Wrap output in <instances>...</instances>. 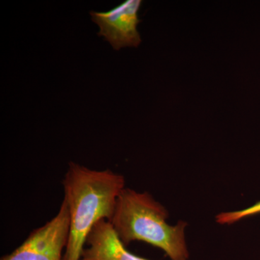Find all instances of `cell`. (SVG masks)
Wrapping results in <instances>:
<instances>
[{
  "mask_svg": "<svg viewBox=\"0 0 260 260\" xmlns=\"http://www.w3.org/2000/svg\"><path fill=\"white\" fill-rule=\"evenodd\" d=\"M70 211V234L63 260H80L87 238L101 220H110L125 188L124 176L110 170H92L70 162L62 181Z\"/></svg>",
  "mask_w": 260,
  "mask_h": 260,
  "instance_id": "6da1fadb",
  "label": "cell"
},
{
  "mask_svg": "<svg viewBox=\"0 0 260 260\" xmlns=\"http://www.w3.org/2000/svg\"><path fill=\"white\" fill-rule=\"evenodd\" d=\"M168 213L148 192L124 188L109 220L118 237L126 246L140 241L162 249L171 260H189L185 222L167 223Z\"/></svg>",
  "mask_w": 260,
  "mask_h": 260,
  "instance_id": "7a4b0ae2",
  "label": "cell"
},
{
  "mask_svg": "<svg viewBox=\"0 0 260 260\" xmlns=\"http://www.w3.org/2000/svg\"><path fill=\"white\" fill-rule=\"evenodd\" d=\"M70 223L69 208L63 200L54 218L32 231L22 244L1 260H63Z\"/></svg>",
  "mask_w": 260,
  "mask_h": 260,
  "instance_id": "3957f363",
  "label": "cell"
},
{
  "mask_svg": "<svg viewBox=\"0 0 260 260\" xmlns=\"http://www.w3.org/2000/svg\"><path fill=\"white\" fill-rule=\"evenodd\" d=\"M141 4V0H127L107 12L90 11L91 20L99 28L98 35L104 37L114 50L138 47L142 42L138 30Z\"/></svg>",
  "mask_w": 260,
  "mask_h": 260,
  "instance_id": "277c9868",
  "label": "cell"
},
{
  "mask_svg": "<svg viewBox=\"0 0 260 260\" xmlns=\"http://www.w3.org/2000/svg\"><path fill=\"white\" fill-rule=\"evenodd\" d=\"M85 245L80 260H149L128 251L112 224L105 219L95 224Z\"/></svg>",
  "mask_w": 260,
  "mask_h": 260,
  "instance_id": "5b68a950",
  "label": "cell"
},
{
  "mask_svg": "<svg viewBox=\"0 0 260 260\" xmlns=\"http://www.w3.org/2000/svg\"><path fill=\"white\" fill-rule=\"evenodd\" d=\"M260 213V201L256 204L239 211L223 212L216 216V221L219 224H233L243 218Z\"/></svg>",
  "mask_w": 260,
  "mask_h": 260,
  "instance_id": "8992f818",
  "label": "cell"
}]
</instances>
